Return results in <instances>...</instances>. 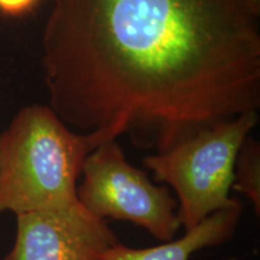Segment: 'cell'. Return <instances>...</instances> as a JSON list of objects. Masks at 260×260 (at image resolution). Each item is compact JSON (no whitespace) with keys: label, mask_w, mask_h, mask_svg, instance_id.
Masks as SVG:
<instances>
[{"label":"cell","mask_w":260,"mask_h":260,"mask_svg":"<svg viewBox=\"0 0 260 260\" xmlns=\"http://www.w3.org/2000/svg\"><path fill=\"white\" fill-rule=\"evenodd\" d=\"M51 110L98 144L168 151L260 106L259 15L245 0H52Z\"/></svg>","instance_id":"6da1fadb"},{"label":"cell","mask_w":260,"mask_h":260,"mask_svg":"<svg viewBox=\"0 0 260 260\" xmlns=\"http://www.w3.org/2000/svg\"><path fill=\"white\" fill-rule=\"evenodd\" d=\"M99 144L65 125L50 106L19 111L0 135V213L59 209L77 200L84 160Z\"/></svg>","instance_id":"7a4b0ae2"},{"label":"cell","mask_w":260,"mask_h":260,"mask_svg":"<svg viewBox=\"0 0 260 260\" xmlns=\"http://www.w3.org/2000/svg\"><path fill=\"white\" fill-rule=\"evenodd\" d=\"M258 121V112L243 113L168 151L145 157V167L153 172L154 180L176 193L177 216L184 230L217 211L241 205L229 195L234 168L240 148Z\"/></svg>","instance_id":"3957f363"},{"label":"cell","mask_w":260,"mask_h":260,"mask_svg":"<svg viewBox=\"0 0 260 260\" xmlns=\"http://www.w3.org/2000/svg\"><path fill=\"white\" fill-rule=\"evenodd\" d=\"M77 200L100 219L129 222L167 242L182 226L177 200L126 160L117 140L104 142L84 160Z\"/></svg>","instance_id":"277c9868"},{"label":"cell","mask_w":260,"mask_h":260,"mask_svg":"<svg viewBox=\"0 0 260 260\" xmlns=\"http://www.w3.org/2000/svg\"><path fill=\"white\" fill-rule=\"evenodd\" d=\"M16 237L4 260H104L118 237L79 201L16 216Z\"/></svg>","instance_id":"5b68a950"},{"label":"cell","mask_w":260,"mask_h":260,"mask_svg":"<svg viewBox=\"0 0 260 260\" xmlns=\"http://www.w3.org/2000/svg\"><path fill=\"white\" fill-rule=\"evenodd\" d=\"M241 213L242 205L217 211L197 226L186 230L180 239L147 248H133L119 241L106 252L104 260H190L195 252L232 240Z\"/></svg>","instance_id":"8992f818"},{"label":"cell","mask_w":260,"mask_h":260,"mask_svg":"<svg viewBox=\"0 0 260 260\" xmlns=\"http://www.w3.org/2000/svg\"><path fill=\"white\" fill-rule=\"evenodd\" d=\"M233 188L251 201L253 210L260 213V145L246 139L240 148L234 168Z\"/></svg>","instance_id":"52a82bcc"},{"label":"cell","mask_w":260,"mask_h":260,"mask_svg":"<svg viewBox=\"0 0 260 260\" xmlns=\"http://www.w3.org/2000/svg\"><path fill=\"white\" fill-rule=\"evenodd\" d=\"M41 0H0V12L9 17H22L40 4Z\"/></svg>","instance_id":"ba28073f"},{"label":"cell","mask_w":260,"mask_h":260,"mask_svg":"<svg viewBox=\"0 0 260 260\" xmlns=\"http://www.w3.org/2000/svg\"><path fill=\"white\" fill-rule=\"evenodd\" d=\"M245 2L256 15L260 16V0H245Z\"/></svg>","instance_id":"9c48e42d"}]
</instances>
